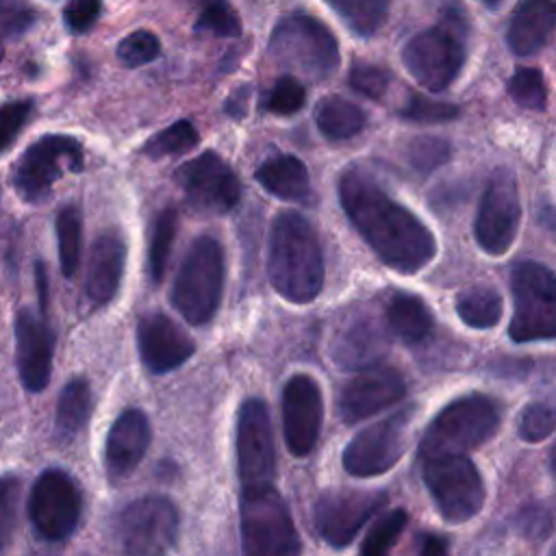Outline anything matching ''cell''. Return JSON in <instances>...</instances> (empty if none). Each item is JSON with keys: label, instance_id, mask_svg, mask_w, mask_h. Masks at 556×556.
<instances>
[{"label": "cell", "instance_id": "cell-1", "mask_svg": "<svg viewBox=\"0 0 556 556\" xmlns=\"http://www.w3.org/2000/svg\"><path fill=\"white\" fill-rule=\"evenodd\" d=\"M339 200L358 235L395 271L415 274L437 254V241L426 224L363 172L341 174Z\"/></svg>", "mask_w": 556, "mask_h": 556}, {"label": "cell", "instance_id": "cell-2", "mask_svg": "<svg viewBox=\"0 0 556 556\" xmlns=\"http://www.w3.org/2000/svg\"><path fill=\"white\" fill-rule=\"evenodd\" d=\"M267 274L293 304L313 302L324 287V254L315 228L300 213H280L269 230Z\"/></svg>", "mask_w": 556, "mask_h": 556}, {"label": "cell", "instance_id": "cell-3", "mask_svg": "<svg viewBox=\"0 0 556 556\" xmlns=\"http://www.w3.org/2000/svg\"><path fill=\"white\" fill-rule=\"evenodd\" d=\"M271 59L311 80L328 78L339 65V43L330 28L313 15L289 13L269 37Z\"/></svg>", "mask_w": 556, "mask_h": 556}, {"label": "cell", "instance_id": "cell-4", "mask_svg": "<svg viewBox=\"0 0 556 556\" xmlns=\"http://www.w3.org/2000/svg\"><path fill=\"white\" fill-rule=\"evenodd\" d=\"M500 404L480 393L450 402L426 428L419 443V456L463 454L489 441L500 426Z\"/></svg>", "mask_w": 556, "mask_h": 556}, {"label": "cell", "instance_id": "cell-5", "mask_svg": "<svg viewBox=\"0 0 556 556\" xmlns=\"http://www.w3.org/2000/svg\"><path fill=\"white\" fill-rule=\"evenodd\" d=\"M224 289V250L222 243L208 235L198 237L172 287L174 308L193 326L206 324L222 300Z\"/></svg>", "mask_w": 556, "mask_h": 556}, {"label": "cell", "instance_id": "cell-6", "mask_svg": "<svg viewBox=\"0 0 556 556\" xmlns=\"http://www.w3.org/2000/svg\"><path fill=\"white\" fill-rule=\"evenodd\" d=\"M402 61L421 87L430 91L450 87L465 63V24L456 11H450L441 24L413 35L402 50Z\"/></svg>", "mask_w": 556, "mask_h": 556}, {"label": "cell", "instance_id": "cell-7", "mask_svg": "<svg viewBox=\"0 0 556 556\" xmlns=\"http://www.w3.org/2000/svg\"><path fill=\"white\" fill-rule=\"evenodd\" d=\"M241 547L250 556L300 552V536L289 506L271 484L241 491Z\"/></svg>", "mask_w": 556, "mask_h": 556}, {"label": "cell", "instance_id": "cell-8", "mask_svg": "<svg viewBox=\"0 0 556 556\" xmlns=\"http://www.w3.org/2000/svg\"><path fill=\"white\" fill-rule=\"evenodd\" d=\"M513 319L508 334L517 343L556 339V274L526 261L513 269Z\"/></svg>", "mask_w": 556, "mask_h": 556}, {"label": "cell", "instance_id": "cell-9", "mask_svg": "<svg viewBox=\"0 0 556 556\" xmlns=\"http://www.w3.org/2000/svg\"><path fill=\"white\" fill-rule=\"evenodd\" d=\"M424 482L441 517L450 523L471 519L484 504V484L465 454L424 458Z\"/></svg>", "mask_w": 556, "mask_h": 556}, {"label": "cell", "instance_id": "cell-10", "mask_svg": "<svg viewBox=\"0 0 556 556\" xmlns=\"http://www.w3.org/2000/svg\"><path fill=\"white\" fill-rule=\"evenodd\" d=\"M83 165V143L76 137L46 135L22 152L13 167V187L22 200L41 202L63 172H80Z\"/></svg>", "mask_w": 556, "mask_h": 556}, {"label": "cell", "instance_id": "cell-11", "mask_svg": "<svg viewBox=\"0 0 556 556\" xmlns=\"http://www.w3.org/2000/svg\"><path fill=\"white\" fill-rule=\"evenodd\" d=\"M124 552L150 556L167 552L178 534V510L163 495H146L126 504L115 519Z\"/></svg>", "mask_w": 556, "mask_h": 556}, {"label": "cell", "instance_id": "cell-12", "mask_svg": "<svg viewBox=\"0 0 556 556\" xmlns=\"http://www.w3.org/2000/svg\"><path fill=\"white\" fill-rule=\"evenodd\" d=\"M235 447L241 491L271 484L276 469L274 428L271 415L263 400L250 397L239 406Z\"/></svg>", "mask_w": 556, "mask_h": 556}, {"label": "cell", "instance_id": "cell-13", "mask_svg": "<svg viewBox=\"0 0 556 556\" xmlns=\"http://www.w3.org/2000/svg\"><path fill=\"white\" fill-rule=\"evenodd\" d=\"M28 517L46 541H65L80 519V493L63 469H46L28 495Z\"/></svg>", "mask_w": 556, "mask_h": 556}, {"label": "cell", "instance_id": "cell-14", "mask_svg": "<svg viewBox=\"0 0 556 556\" xmlns=\"http://www.w3.org/2000/svg\"><path fill=\"white\" fill-rule=\"evenodd\" d=\"M413 406L361 430L343 450V467L350 476L371 478L389 471L404 454Z\"/></svg>", "mask_w": 556, "mask_h": 556}, {"label": "cell", "instance_id": "cell-15", "mask_svg": "<svg viewBox=\"0 0 556 556\" xmlns=\"http://www.w3.org/2000/svg\"><path fill=\"white\" fill-rule=\"evenodd\" d=\"M521 222V204L517 185L510 172H495L482 193L473 235L478 245L491 254L502 256L510 250Z\"/></svg>", "mask_w": 556, "mask_h": 556}, {"label": "cell", "instance_id": "cell-16", "mask_svg": "<svg viewBox=\"0 0 556 556\" xmlns=\"http://www.w3.org/2000/svg\"><path fill=\"white\" fill-rule=\"evenodd\" d=\"M382 491L330 489L324 491L313 506V523L317 534L332 547H345L358 530L384 506Z\"/></svg>", "mask_w": 556, "mask_h": 556}, {"label": "cell", "instance_id": "cell-17", "mask_svg": "<svg viewBox=\"0 0 556 556\" xmlns=\"http://www.w3.org/2000/svg\"><path fill=\"white\" fill-rule=\"evenodd\" d=\"M187 202L202 213H228L241 198V182L235 169L217 154L202 152L174 172Z\"/></svg>", "mask_w": 556, "mask_h": 556}, {"label": "cell", "instance_id": "cell-18", "mask_svg": "<svg viewBox=\"0 0 556 556\" xmlns=\"http://www.w3.org/2000/svg\"><path fill=\"white\" fill-rule=\"evenodd\" d=\"M324 417V400L315 378L295 374L282 389V430L293 456L313 452Z\"/></svg>", "mask_w": 556, "mask_h": 556}, {"label": "cell", "instance_id": "cell-19", "mask_svg": "<svg viewBox=\"0 0 556 556\" xmlns=\"http://www.w3.org/2000/svg\"><path fill=\"white\" fill-rule=\"evenodd\" d=\"M404 393L406 382L400 371L371 365L343 387L339 395V413L345 424H356L400 402Z\"/></svg>", "mask_w": 556, "mask_h": 556}, {"label": "cell", "instance_id": "cell-20", "mask_svg": "<svg viewBox=\"0 0 556 556\" xmlns=\"http://www.w3.org/2000/svg\"><path fill=\"white\" fill-rule=\"evenodd\" d=\"M54 334L46 315L22 308L15 317V356L24 389L39 393L50 382Z\"/></svg>", "mask_w": 556, "mask_h": 556}, {"label": "cell", "instance_id": "cell-21", "mask_svg": "<svg viewBox=\"0 0 556 556\" xmlns=\"http://www.w3.org/2000/svg\"><path fill=\"white\" fill-rule=\"evenodd\" d=\"M137 345L141 363L152 374H165L191 358L193 341L167 315L150 313L139 319Z\"/></svg>", "mask_w": 556, "mask_h": 556}, {"label": "cell", "instance_id": "cell-22", "mask_svg": "<svg viewBox=\"0 0 556 556\" xmlns=\"http://www.w3.org/2000/svg\"><path fill=\"white\" fill-rule=\"evenodd\" d=\"M150 445V424L143 410L126 408L111 426L104 447V465L111 480L135 471Z\"/></svg>", "mask_w": 556, "mask_h": 556}, {"label": "cell", "instance_id": "cell-23", "mask_svg": "<svg viewBox=\"0 0 556 556\" xmlns=\"http://www.w3.org/2000/svg\"><path fill=\"white\" fill-rule=\"evenodd\" d=\"M124 265H126L124 237L115 228L100 232L89 252L87 280H85L87 295L91 302L106 304L109 300H113L124 276Z\"/></svg>", "mask_w": 556, "mask_h": 556}, {"label": "cell", "instance_id": "cell-24", "mask_svg": "<svg viewBox=\"0 0 556 556\" xmlns=\"http://www.w3.org/2000/svg\"><path fill=\"white\" fill-rule=\"evenodd\" d=\"M556 26V0H519L513 11L506 43L517 56L539 52Z\"/></svg>", "mask_w": 556, "mask_h": 556}, {"label": "cell", "instance_id": "cell-25", "mask_svg": "<svg viewBox=\"0 0 556 556\" xmlns=\"http://www.w3.org/2000/svg\"><path fill=\"white\" fill-rule=\"evenodd\" d=\"M387 339L371 317L350 319L337 334L330 354L341 369L371 367L384 352Z\"/></svg>", "mask_w": 556, "mask_h": 556}, {"label": "cell", "instance_id": "cell-26", "mask_svg": "<svg viewBox=\"0 0 556 556\" xmlns=\"http://www.w3.org/2000/svg\"><path fill=\"white\" fill-rule=\"evenodd\" d=\"M254 176L267 193H271L285 202H293V204H302V206H308L313 202V187H311L308 169L293 154L269 156L267 161H263L258 165Z\"/></svg>", "mask_w": 556, "mask_h": 556}, {"label": "cell", "instance_id": "cell-27", "mask_svg": "<svg viewBox=\"0 0 556 556\" xmlns=\"http://www.w3.org/2000/svg\"><path fill=\"white\" fill-rule=\"evenodd\" d=\"M91 389L85 378L70 380L63 391L59 393L56 402V417H54V434L61 441L74 439L87 424L91 415Z\"/></svg>", "mask_w": 556, "mask_h": 556}, {"label": "cell", "instance_id": "cell-28", "mask_svg": "<svg viewBox=\"0 0 556 556\" xmlns=\"http://www.w3.org/2000/svg\"><path fill=\"white\" fill-rule=\"evenodd\" d=\"M387 324L404 343H417L430 332L432 315L421 298L400 293L387 306Z\"/></svg>", "mask_w": 556, "mask_h": 556}, {"label": "cell", "instance_id": "cell-29", "mask_svg": "<svg viewBox=\"0 0 556 556\" xmlns=\"http://www.w3.org/2000/svg\"><path fill=\"white\" fill-rule=\"evenodd\" d=\"M315 122L324 137L350 139L363 130L365 113L361 106L341 96H328L319 100L315 109Z\"/></svg>", "mask_w": 556, "mask_h": 556}, {"label": "cell", "instance_id": "cell-30", "mask_svg": "<svg viewBox=\"0 0 556 556\" xmlns=\"http://www.w3.org/2000/svg\"><path fill=\"white\" fill-rule=\"evenodd\" d=\"M456 313L469 328L486 330L502 319V298L491 287H469L458 293Z\"/></svg>", "mask_w": 556, "mask_h": 556}, {"label": "cell", "instance_id": "cell-31", "mask_svg": "<svg viewBox=\"0 0 556 556\" xmlns=\"http://www.w3.org/2000/svg\"><path fill=\"white\" fill-rule=\"evenodd\" d=\"M56 243H59V263L65 278H72L80 265L83 250V217L78 206L67 204L56 215Z\"/></svg>", "mask_w": 556, "mask_h": 556}, {"label": "cell", "instance_id": "cell-32", "mask_svg": "<svg viewBox=\"0 0 556 556\" xmlns=\"http://www.w3.org/2000/svg\"><path fill=\"white\" fill-rule=\"evenodd\" d=\"M176 228H178V213L174 208H163L152 222L150 245H148V276L154 285L163 280V274L167 269Z\"/></svg>", "mask_w": 556, "mask_h": 556}, {"label": "cell", "instance_id": "cell-33", "mask_svg": "<svg viewBox=\"0 0 556 556\" xmlns=\"http://www.w3.org/2000/svg\"><path fill=\"white\" fill-rule=\"evenodd\" d=\"M361 37H371L384 24L391 0H326Z\"/></svg>", "mask_w": 556, "mask_h": 556}, {"label": "cell", "instance_id": "cell-34", "mask_svg": "<svg viewBox=\"0 0 556 556\" xmlns=\"http://www.w3.org/2000/svg\"><path fill=\"white\" fill-rule=\"evenodd\" d=\"M200 141V135L195 130V126L189 119H178L172 126L163 128L161 132L152 135L146 146L141 148L143 154H148L150 159H161V156H169V154H185L189 150H193Z\"/></svg>", "mask_w": 556, "mask_h": 556}, {"label": "cell", "instance_id": "cell-35", "mask_svg": "<svg viewBox=\"0 0 556 556\" xmlns=\"http://www.w3.org/2000/svg\"><path fill=\"white\" fill-rule=\"evenodd\" d=\"M519 437L528 443H539L556 430V395L530 402L519 415Z\"/></svg>", "mask_w": 556, "mask_h": 556}, {"label": "cell", "instance_id": "cell-36", "mask_svg": "<svg viewBox=\"0 0 556 556\" xmlns=\"http://www.w3.org/2000/svg\"><path fill=\"white\" fill-rule=\"evenodd\" d=\"M200 15L195 30L211 33L215 37H239L241 20L226 0H198Z\"/></svg>", "mask_w": 556, "mask_h": 556}, {"label": "cell", "instance_id": "cell-37", "mask_svg": "<svg viewBox=\"0 0 556 556\" xmlns=\"http://www.w3.org/2000/svg\"><path fill=\"white\" fill-rule=\"evenodd\" d=\"M406 519H408V515L402 508H395V510L387 513L384 517H380L369 528V532L365 534V541L361 543V554H365V556H380V554L389 552L391 545L402 534V530L406 526Z\"/></svg>", "mask_w": 556, "mask_h": 556}, {"label": "cell", "instance_id": "cell-38", "mask_svg": "<svg viewBox=\"0 0 556 556\" xmlns=\"http://www.w3.org/2000/svg\"><path fill=\"white\" fill-rule=\"evenodd\" d=\"M508 96L523 109H543L547 98L543 74L536 67H519L508 80Z\"/></svg>", "mask_w": 556, "mask_h": 556}, {"label": "cell", "instance_id": "cell-39", "mask_svg": "<svg viewBox=\"0 0 556 556\" xmlns=\"http://www.w3.org/2000/svg\"><path fill=\"white\" fill-rule=\"evenodd\" d=\"M450 143L439 137H415L406 148V159L413 169L430 174L450 159Z\"/></svg>", "mask_w": 556, "mask_h": 556}, {"label": "cell", "instance_id": "cell-40", "mask_svg": "<svg viewBox=\"0 0 556 556\" xmlns=\"http://www.w3.org/2000/svg\"><path fill=\"white\" fill-rule=\"evenodd\" d=\"M22 495V482L13 473L0 476V552L13 541L17 523V504Z\"/></svg>", "mask_w": 556, "mask_h": 556}, {"label": "cell", "instance_id": "cell-41", "mask_svg": "<svg viewBox=\"0 0 556 556\" xmlns=\"http://www.w3.org/2000/svg\"><path fill=\"white\" fill-rule=\"evenodd\" d=\"M161 52V43L156 35L150 30H135L128 37H124L117 46V59L126 67H141L152 63Z\"/></svg>", "mask_w": 556, "mask_h": 556}, {"label": "cell", "instance_id": "cell-42", "mask_svg": "<svg viewBox=\"0 0 556 556\" xmlns=\"http://www.w3.org/2000/svg\"><path fill=\"white\" fill-rule=\"evenodd\" d=\"M306 89L295 76H282L265 98V109L276 115H291L304 106Z\"/></svg>", "mask_w": 556, "mask_h": 556}, {"label": "cell", "instance_id": "cell-43", "mask_svg": "<svg viewBox=\"0 0 556 556\" xmlns=\"http://www.w3.org/2000/svg\"><path fill=\"white\" fill-rule=\"evenodd\" d=\"M400 115L408 122H419V124H443L450 122L458 115V109L447 102H437L424 96H410Z\"/></svg>", "mask_w": 556, "mask_h": 556}, {"label": "cell", "instance_id": "cell-44", "mask_svg": "<svg viewBox=\"0 0 556 556\" xmlns=\"http://www.w3.org/2000/svg\"><path fill=\"white\" fill-rule=\"evenodd\" d=\"M389 83V72L378 65L354 63L350 70V87L369 100H380L387 93Z\"/></svg>", "mask_w": 556, "mask_h": 556}, {"label": "cell", "instance_id": "cell-45", "mask_svg": "<svg viewBox=\"0 0 556 556\" xmlns=\"http://www.w3.org/2000/svg\"><path fill=\"white\" fill-rule=\"evenodd\" d=\"M30 111H33L30 100H13L0 106V152L11 148V143L28 122Z\"/></svg>", "mask_w": 556, "mask_h": 556}, {"label": "cell", "instance_id": "cell-46", "mask_svg": "<svg viewBox=\"0 0 556 556\" xmlns=\"http://www.w3.org/2000/svg\"><path fill=\"white\" fill-rule=\"evenodd\" d=\"M102 2L100 0H70L63 11L65 26L72 33H87L100 17Z\"/></svg>", "mask_w": 556, "mask_h": 556}, {"label": "cell", "instance_id": "cell-47", "mask_svg": "<svg viewBox=\"0 0 556 556\" xmlns=\"http://www.w3.org/2000/svg\"><path fill=\"white\" fill-rule=\"evenodd\" d=\"M35 20V13L28 4L22 2H2L0 4V28L7 35H17L22 30H26Z\"/></svg>", "mask_w": 556, "mask_h": 556}, {"label": "cell", "instance_id": "cell-48", "mask_svg": "<svg viewBox=\"0 0 556 556\" xmlns=\"http://www.w3.org/2000/svg\"><path fill=\"white\" fill-rule=\"evenodd\" d=\"M445 552H447V543L441 536H426L419 547V554L424 556H441Z\"/></svg>", "mask_w": 556, "mask_h": 556}, {"label": "cell", "instance_id": "cell-49", "mask_svg": "<svg viewBox=\"0 0 556 556\" xmlns=\"http://www.w3.org/2000/svg\"><path fill=\"white\" fill-rule=\"evenodd\" d=\"M484 7H489V9H497L504 0H480Z\"/></svg>", "mask_w": 556, "mask_h": 556}, {"label": "cell", "instance_id": "cell-50", "mask_svg": "<svg viewBox=\"0 0 556 556\" xmlns=\"http://www.w3.org/2000/svg\"><path fill=\"white\" fill-rule=\"evenodd\" d=\"M552 473H554V480H556V447L552 452Z\"/></svg>", "mask_w": 556, "mask_h": 556}, {"label": "cell", "instance_id": "cell-51", "mask_svg": "<svg viewBox=\"0 0 556 556\" xmlns=\"http://www.w3.org/2000/svg\"><path fill=\"white\" fill-rule=\"evenodd\" d=\"M0 61H2V48H0Z\"/></svg>", "mask_w": 556, "mask_h": 556}, {"label": "cell", "instance_id": "cell-52", "mask_svg": "<svg viewBox=\"0 0 556 556\" xmlns=\"http://www.w3.org/2000/svg\"><path fill=\"white\" fill-rule=\"evenodd\" d=\"M552 554H556V547H554V549H552Z\"/></svg>", "mask_w": 556, "mask_h": 556}]
</instances>
